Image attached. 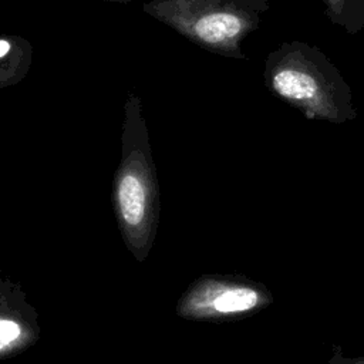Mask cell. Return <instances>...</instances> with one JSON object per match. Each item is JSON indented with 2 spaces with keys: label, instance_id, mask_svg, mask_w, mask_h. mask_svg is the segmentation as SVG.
<instances>
[{
  "label": "cell",
  "instance_id": "6",
  "mask_svg": "<svg viewBox=\"0 0 364 364\" xmlns=\"http://www.w3.org/2000/svg\"><path fill=\"white\" fill-rule=\"evenodd\" d=\"M330 21L348 34L364 26V0H323Z\"/></svg>",
  "mask_w": 364,
  "mask_h": 364
},
{
  "label": "cell",
  "instance_id": "4",
  "mask_svg": "<svg viewBox=\"0 0 364 364\" xmlns=\"http://www.w3.org/2000/svg\"><path fill=\"white\" fill-rule=\"evenodd\" d=\"M269 303V293L256 283L208 276L192 283L182 294L176 313L192 320H215L250 314Z\"/></svg>",
  "mask_w": 364,
  "mask_h": 364
},
{
  "label": "cell",
  "instance_id": "3",
  "mask_svg": "<svg viewBox=\"0 0 364 364\" xmlns=\"http://www.w3.org/2000/svg\"><path fill=\"white\" fill-rule=\"evenodd\" d=\"M142 10L195 46L245 58L242 41L259 28L267 0H151Z\"/></svg>",
  "mask_w": 364,
  "mask_h": 364
},
{
  "label": "cell",
  "instance_id": "1",
  "mask_svg": "<svg viewBox=\"0 0 364 364\" xmlns=\"http://www.w3.org/2000/svg\"><path fill=\"white\" fill-rule=\"evenodd\" d=\"M114 206L127 247L139 262L145 260L156 233L159 198L142 101L135 92H128L124 104Z\"/></svg>",
  "mask_w": 364,
  "mask_h": 364
},
{
  "label": "cell",
  "instance_id": "8",
  "mask_svg": "<svg viewBox=\"0 0 364 364\" xmlns=\"http://www.w3.org/2000/svg\"><path fill=\"white\" fill-rule=\"evenodd\" d=\"M101 1H117V3H129L134 0H101Z\"/></svg>",
  "mask_w": 364,
  "mask_h": 364
},
{
  "label": "cell",
  "instance_id": "2",
  "mask_svg": "<svg viewBox=\"0 0 364 364\" xmlns=\"http://www.w3.org/2000/svg\"><path fill=\"white\" fill-rule=\"evenodd\" d=\"M269 91L309 119L343 124L355 118L353 91L338 68L317 47L286 41L264 63Z\"/></svg>",
  "mask_w": 364,
  "mask_h": 364
},
{
  "label": "cell",
  "instance_id": "7",
  "mask_svg": "<svg viewBox=\"0 0 364 364\" xmlns=\"http://www.w3.org/2000/svg\"><path fill=\"white\" fill-rule=\"evenodd\" d=\"M341 364H364V360H344Z\"/></svg>",
  "mask_w": 364,
  "mask_h": 364
},
{
  "label": "cell",
  "instance_id": "5",
  "mask_svg": "<svg viewBox=\"0 0 364 364\" xmlns=\"http://www.w3.org/2000/svg\"><path fill=\"white\" fill-rule=\"evenodd\" d=\"M33 46L16 34L0 36V90L21 82L30 71Z\"/></svg>",
  "mask_w": 364,
  "mask_h": 364
}]
</instances>
